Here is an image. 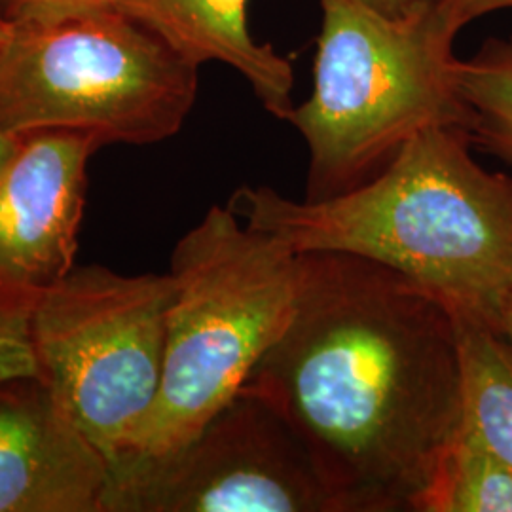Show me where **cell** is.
<instances>
[{
  "label": "cell",
  "mask_w": 512,
  "mask_h": 512,
  "mask_svg": "<svg viewBox=\"0 0 512 512\" xmlns=\"http://www.w3.org/2000/svg\"><path fill=\"white\" fill-rule=\"evenodd\" d=\"M298 260L293 317L241 389L291 423L342 512H418L463 421L456 317L378 262Z\"/></svg>",
  "instance_id": "6da1fadb"
},
{
  "label": "cell",
  "mask_w": 512,
  "mask_h": 512,
  "mask_svg": "<svg viewBox=\"0 0 512 512\" xmlns=\"http://www.w3.org/2000/svg\"><path fill=\"white\" fill-rule=\"evenodd\" d=\"M473 147L467 129H425L344 194L311 202L243 184L226 205L296 255L378 262L456 319L497 330L512 294V177L484 169Z\"/></svg>",
  "instance_id": "7a4b0ae2"
},
{
  "label": "cell",
  "mask_w": 512,
  "mask_h": 512,
  "mask_svg": "<svg viewBox=\"0 0 512 512\" xmlns=\"http://www.w3.org/2000/svg\"><path fill=\"white\" fill-rule=\"evenodd\" d=\"M323 23L313 92L287 120L308 152L304 200H327L370 181L421 131L463 128L456 31L435 4L389 18L365 0H319Z\"/></svg>",
  "instance_id": "3957f363"
},
{
  "label": "cell",
  "mask_w": 512,
  "mask_h": 512,
  "mask_svg": "<svg viewBox=\"0 0 512 512\" xmlns=\"http://www.w3.org/2000/svg\"><path fill=\"white\" fill-rule=\"evenodd\" d=\"M169 274L160 393L122 452L171 450L238 395L293 317L300 260L213 205L175 245Z\"/></svg>",
  "instance_id": "277c9868"
},
{
  "label": "cell",
  "mask_w": 512,
  "mask_h": 512,
  "mask_svg": "<svg viewBox=\"0 0 512 512\" xmlns=\"http://www.w3.org/2000/svg\"><path fill=\"white\" fill-rule=\"evenodd\" d=\"M200 67L116 8L16 19L0 52V126L16 137L73 131L99 145L173 137Z\"/></svg>",
  "instance_id": "5b68a950"
},
{
  "label": "cell",
  "mask_w": 512,
  "mask_h": 512,
  "mask_svg": "<svg viewBox=\"0 0 512 512\" xmlns=\"http://www.w3.org/2000/svg\"><path fill=\"white\" fill-rule=\"evenodd\" d=\"M173 294L171 274L74 266L33 300L38 376L107 461L160 393Z\"/></svg>",
  "instance_id": "8992f818"
},
{
  "label": "cell",
  "mask_w": 512,
  "mask_h": 512,
  "mask_svg": "<svg viewBox=\"0 0 512 512\" xmlns=\"http://www.w3.org/2000/svg\"><path fill=\"white\" fill-rule=\"evenodd\" d=\"M103 512H342L310 450L241 389L183 444L109 461Z\"/></svg>",
  "instance_id": "52a82bcc"
},
{
  "label": "cell",
  "mask_w": 512,
  "mask_h": 512,
  "mask_svg": "<svg viewBox=\"0 0 512 512\" xmlns=\"http://www.w3.org/2000/svg\"><path fill=\"white\" fill-rule=\"evenodd\" d=\"M73 131L21 137L0 171V283L35 300L74 268L86 205V165L97 148Z\"/></svg>",
  "instance_id": "ba28073f"
},
{
  "label": "cell",
  "mask_w": 512,
  "mask_h": 512,
  "mask_svg": "<svg viewBox=\"0 0 512 512\" xmlns=\"http://www.w3.org/2000/svg\"><path fill=\"white\" fill-rule=\"evenodd\" d=\"M109 461L40 376L0 382V512H103Z\"/></svg>",
  "instance_id": "9c48e42d"
},
{
  "label": "cell",
  "mask_w": 512,
  "mask_h": 512,
  "mask_svg": "<svg viewBox=\"0 0 512 512\" xmlns=\"http://www.w3.org/2000/svg\"><path fill=\"white\" fill-rule=\"evenodd\" d=\"M247 4L249 0H110V8L145 25L194 65L220 61L236 69L262 107L287 122L296 107L293 65L251 37Z\"/></svg>",
  "instance_id": "30bf717a"
},
{
  "label": "cell",
  "mask_w": 512,
  "mask_h": 512,
  "mask_svg": "<svg viewBox=\"0 0 512 512\" xmlns=\"http://www.w3.org/2000/svg\"><path fill=\"white\" fill-rule=\"evenodd\" d=\"M461 425L512 469V346L486 325L456 319Z\"/></svg>",
  "instance_id": "8fae6325"
},
{
  "label": "cell",
  "mask_w": 512,
  "mask_h": 512,
  "mask_svg": "<svg viewBox=\"0 0 512 512\" xmlns=\"http://www.w3.org/2000/svg\"><path fill=\"white\" fill-rule=\"evenodd\" d=\"M418 512H512V469L461 425Z\"/></svg>",
  "instance_id": "7c38bea8"
},
{
  "label": "cell",
  "mask_w": 512,
  "mask_h": 512,
  "mask_svg": "<svg viewBox=\"0 0 512 512\" xmlns=\"http://www.w3.org/2000/svg\"><path fill=\"white\" fill-rule=\"evenodd\" d=\"M458 84L471 112L473 145L512 165V35L490 38L459 59Z\"/></svg>",
  "instance_id": "4fadbf2b"
},
{
  "label": "cell",
  "mask_w": 512,
  "mask_h": 512,
  "mask_svg": "<svg viewBox=\"0 0 512 512\" xmlns=\"http://www.w3.org/2000/svg\"><path fill=\"white\" fill-rule=\"evenodd\" d=\"M33 300L0 283V382L19 376H38L31 338Z\"/></svg>",
  "instance_id": "5bb4252c"
},
{
  "label": "cell",
  "mask_w": 512,
  "mask_h": 512,
  "mask_svg": "<svg viewBox=\"0 0 512 512\" xmlns=\"http://www.w3.org/2000/svg\"><path fill=\"white\" fill-rule=\"evenodd\" d=\"M107 6L110 0H0V10L10 21Z\"/></svg>",
  "instance_id": "9a60e30c"
},
{
  "label": "cell",
  "mask_w": 512,
  "mask_h": 512,
  "mask_svg": "<svg viewBox=\"0 0 512 512\" xmlns=\"http://www.w3.org/2000/svg\"><path fill=\"white\" fill-rule=\"evenodd\" d=\"M435 6L448 27L459 33L467 23L475 19L497 10L512 8V0H435Z\"/></svg>",
  "instance_id": "2e32d148"
},
{
  "label": "cell",
  "mask_w": 512,
  "mask_h": 512,
  "mask_svg": "<svg viewBox=\"0 0 512 512\" xmlns=\"http://www.w3.org/2000/svg\"><path fill=\"white\" fill-rule=\"evenodd\" d=\"M365 2L389 18H406L435 4V0H365Z\"/></svg>",
  "instance_id": "e0dca14e"
},
{
  "label": "cell",
  "mask_w": 512,
  "mask_h": 512,
  "mask_svg": "<svg viewBox=\"0 0 512 512\" xmlns=\"http://www.w3.org/2000/svg\"><path fill=\"white\" fill-rule=\"evenodd\" d=\"M21 145V137L8 133L0 126V171L10 164V160L16 156Z\"/></svg>",
  "instance_id": "ac0fdd59"
},
{
  "label": "cell",
  "mask_w": 512,
  "mask_h": 512,
  "mask_svg": "<svg viewBox=\"0 0 512 512\" xmlns=\"http://www.w3.org/2000/svg\"><path fill=\"white\" fill-rule=\"evenodd\" d=\"M497 332L512 346V294L511 298H509V302H507V306H505V310L501 313Z\"/></svg>",
  "instance_id": "d6986e66"
},
{
  "label": "cell",
  "mask_w": 512,
  "mask_h": 512,
  "mask_svg": "<svg viewBox=\"0 0 512 512\" xmlns=\"http://www.w3.org/2000/svg\"><path fill=\"white\" fill-rule=\"evenodd\" d=\"M10 31H12V21L4 16V12L0 10V52L6 44V40L10 37Z\"/></svg>",
  "instance_id": "ffe728a7"
}]
</instances>
